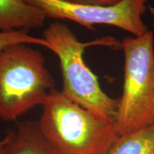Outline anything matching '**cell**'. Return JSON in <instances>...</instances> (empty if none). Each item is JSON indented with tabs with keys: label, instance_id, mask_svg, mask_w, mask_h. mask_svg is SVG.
<instances>
[{
	"label": "cell",
	"instance_id": "obj_7",
	"mask_svg": "<svg viewBox=\"0 0 154 154\" xmlns=\"http://www.w3.org/2000/svg\"><path fill=\"white\" fill-rule=\"evenodd\" d=\"M46 19L41 9L24 0H0V32L40 28Z\"/></svg>",
	"mask_w": 154,
	"mask_h": 154
},
{
	"label": "cell",
	"instance_id": "obj_2",
	"mask_svg": "<svg viewBox=\"0 0 154 154\" xmlns=\"http://www.w3.org/2000/svg\"><path fill=\"white\" fill-rule=\"evenodd\" d=\"M43 38L49 49L59 59L61 92L81 106L102 118L115 121L118 99H113L102 90L98 77L84 62L83 54L86 47L103 45L121 47V43L112 37H103L82 42L65 23L54 22L44 30Z\"/></svg>",
	"mask_w": 154,
	"mask_h": 154
},
{
	"label": "cell",
	"instance_id": "obj_4",
	"mask_svg": "<svg viewBox=\"0 0 154 154\" xmlns=\"http://www.w3.org/2000/svg\"><path fill=\"white\" fill-rule=\"evenodd\" d=\"M123 93L115 124L120 136L154 124V37L152 31L126 37Z\"/></svg>",
	"mask_w": 154,
	"mask_h": 154
},
{
	"label": "cell",
	"instance_id": "obj_5",
	"mask_svg": "<svg viewBox=\"0 0 154 154\" xmlns=\"http://www.w3.org/2000/svg\"><path fill=\"white\" fill-rule=\"evenodd\" d=\"M47 18L70 20L90 30L95 24L114 26L139 36L149 31L142 19L148 0H121L110 6L77 5L62 0H24Z\"/></svg>",
	"mask_w": 154,
	"mask_h": 154
},
{
	"label": "cell",
	"instance_id": "obj_8",
	"mask_svg": "<svg viewBox=\"0 0 154 154\" xmlns=\"http://www.w3.org/2000/svg\"><path fill=\"white\" fill-rule=\"evenodd\" d=\"M106 154H154V124L120 136Z\"/></svg>",
	"mask_w": 154,
	"mask_h": 154
},
{
	"label": "cell",
	"instance_id": "obj_9",
	"mask_svg": "<svg viewBox=\"0 0 154 154\" xmlns=\"http://www.w3.org/2000/svg\"><path fill=\"white\" fill-rule=\"evenodd\" d=\"M14 44H36L49 49V45L44 38L33 36L25 31L15 30L0 32V53L9 45Z\"/></svg>",
	"mask_w": 154,
	"mask_h": 154
},
{
	"label": "cell",
	"instance_id": "obj_11",
	"mask_svg": "<svg viewBox=\"0 0 154 154\" xmlns=\"http://www.w3.org/2000/svg\"><path fill=\"white\" fill-rule=\"evenodd\" d=\"M4 146V139L3 138L0 140V154H2V149Z\"/></svg>",
	"mask_w": 154,
	"mask_h": 154
},
{
	"label": "cell",
	"instance_id": "obj_10",
	"mask_svg": "<svg viewBox=\"0 0 154 154\" xmlns=\"http://www.w3.org/2000/svg\"><path fill=\"white\" fill-rule=\"evenodd\" d=\"M66 2L85 5L110 6L119 3L121 0H62Z\"/></svg>",
	"mask_w": 154,
	"mask_h": 154
},
{
	"label": "cell",
	"instance_id": "obj_1",
	"mask_svg": "<svg viewBox=\"0 0 154 154\" xmlns=\"http://www.w3.org/2000/svg\"><path fill=\"white\" fill-rule=\"evenodd\" d=\"M38 123L59 154H106L120 136L115 121L82 107L57 88L42 105Z\"/></svg>",
	"mask_w": 154,
	"mask_h": 154
},
{
	"label": "cell",
	"instance_id": "obj_6",
	"mask_svg": "<svg viewBox=\"0 0 154 154\" xmlns=\"http://www.w3.org/2000/svg\"><path fill=\"white\" fill-rule=\"evenodd\" d=\"M3 139L2 154H59L44 137L38 121L18 123Z\"/></svg>",
	"mask_w": 154,
	"mask_h": 154
},
{
	"label": "cell",
	"instance_id": "obj_3",
	"mask_svg": "<svg viewBox=\"0 0 154 154\" xmlns=\"http://www.w3.org/2000/svg\"><path fill=\"white\" fill-rule=\"evenodd\" d=\"M55 88L43 54L26 44L0 53V120L16 121L38 105Z\"/></svg>",
	"mask_w": 154,
	"mask_h": 154
}]
</instances>
